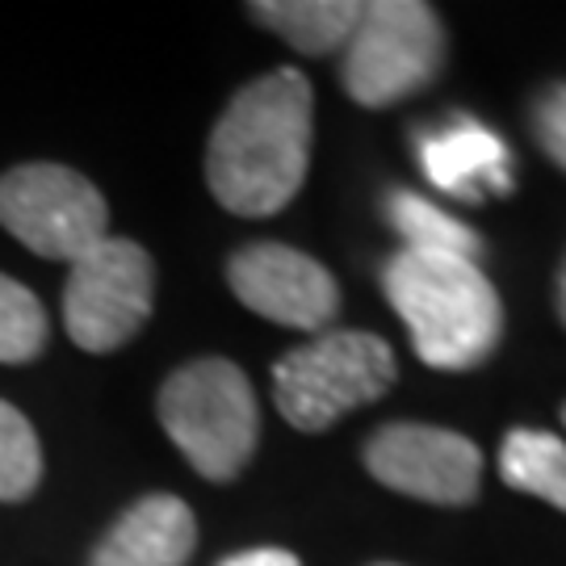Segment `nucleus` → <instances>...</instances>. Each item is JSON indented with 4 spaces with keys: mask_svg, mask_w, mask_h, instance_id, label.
<instances>
[{
    "mask_svg": "<svg viewBox=\"0 0 566 566\" xmlns=\"http://www.w3.org/2000/svg\"><path fill=\"white\" fill-rule=\"evenodd\" d=\"M42 344H46V311L34 298V290L0 273V361H34Z\"/></svg>",
    "mask_w": 566,
    "mask_h": 566,
    "instance_id": "16",
    "label": "nucleus"
},
{
    "mask_svg": "<svg viewBox=\"0 0 566 566\" xmlns=\"http://www.w3.org/2000/svg\"><path fill=\"white\" fill-rule=\"evenodd\" d=\"M554 303H558V319H563V327H566V261H563V269H558V290H554Z\"/></svg>",
    "mask_w": 566,
    "mask_h": 566,
    "instance_id": "19",
    "label": "nucleus"
},
{
    "mask_svg": "<svg viewBox=\"0 0 566 566\" xmlns=\"http://www.w3.org/2000/svg\"><path fill=\"white\" fill-rule=\"evenodd\" d=\"M382 290L432 369H474L504 340V303L479 261L446 252H395Z\"/></svg>",
    "mask_w": 566,
    "mask_h": 566,
    "instance_id": "2",
    "label": "nucleus"
},
{
    "mask_svg": "<svg viewBox=\"0 0 566 566\" xmlns=\"http://www.w3.org/2000/svg\"><path fill=\"white\" fill-rule=\"evenodd\" d=\"M219 566H303V563H298V554H290V549L261 546V549H243V554H231V558H223Z\"/></svg>",
    "mask_w": 566,
    "mask_h": 566,
    "instance_id": "18",
    "label": "nucleus"
},
{
    "mask_svg": "<svg viewBox=\"0 0 566 566\" xmlns=\"http://www.w3.org/2000/svg\"><path fill=\"white\" fill-rule=\"evenodd\" d=\"M156 303V264L135 240L105 235L72 261L63 285V324L84 353H114L139 336Z\"/></svg>",
    "mask_w": 566,
    "mask_h": 566,
    "instance_id": "6",
    "label": "nucleus"
},
{
    "mask_svg": "<svg viewBox=\"0 0 566 566\" xmlns=\"http://www.w3.org/2000/svg\"><path fill=\"white\" fill-rule=\"evenodd\" d=\"M416 151L428 181L458 202L479 206L491 193H512V156L504 139L474 114H449L416 130Z\"/></svg>",
    "mask_w": 566,
    "mask_h": 566,
    "instance_id": "10",
    "label": "nucleus"
},
{
    "mask_svg": "<svg viewBox=\"0 0 566 566\" xmlns=\"http://www.w3.org/2000/svg\"><path fill=\"white\" fill-rule=\"evenodd\" d=\"M42 479V446L34 424L0 399V500L18 504Z\"/></svg>",
    "mask_w": 566,
    "mask_h": 566,
    "instance_id": "15",
    "label": "nucleus"
},
{
    "mask_svg": "<svg viewBox=\"0 0 566 566\" xmlns=\"http://www.w3.org/2000/svg\"><path fill=\"white\" fill-rule=\"evenodd\" d=\"M528 126H533L537 147L566 172V81L546 84V88L533 97Z\"/></svg>",
    "mask_w": 566,
    "mask_h": 566,
    "instance_id": "17",
    "label": "nucleus"
},
{
    "mask_svg": "<svg viewBox=\"0 0 566 566\" xmlns=\"http://www.w3.org/2000/svg\"><path fill=\"white\" fill-rule=\"evenodd\" d=\"M563 420H566V407H563Z\"/></svg>",
    "mask_w": 566,
    "mask_h": 566,
    "instance_id": "20",
    "label": "nucleus"
},
{
    "mask_svg": "<svg viewBox=\"0 0 566 566\" xmlns=\"http://www.w3.org/2000/svg\"><path fill=\"white\" fill-rule=\"evenodd\" d=\"M446 67V25L424 0H374L344 46L340 81L357 105L386 109L424 93Z\"/></svg>",
    "mask_w": 566,
    "mask_h": 566,
    "instance_id": "5",
    "label": "nucleus"
},
{
    "mask_svg": "<svg viewBox=\"0 0 566 566\" xmlns=\"http://www.w3.org/2000/svg\"><path fill=\"white\" fill-rule=\"evenodd\" d=\"M357 0H256L248 13L261 21L264 30H273L303 55H327L344 51L357 21H361Z\"/></svg>",
    "mask_w": 566,
    "mask_h": 566,
    "instance_id": "12",
    "label": "nucleus"
},
{
    "mask_svg": "<svg viewBox=\"0 0 566 566\" xmlns=\"http://www.w3.org/2000/svg\"><path fill=\"white\" fill-rule=\"evenodd\" d=\"M500 474L512 491L566 512V441L546 428H512L500 446Z\"/></svg>",
    "mask_w": 566,
    "mask_h": 566,
    "instance_id": "13",
    "label": "nucleus"
},
{
    "mask_svg": "<svg viewBox=\"0 0 566 566\" xmlns=\"http://www.w3.org/2000/svg\"><path fill=\"white\" fill-rule=\"evenodd\" d=\"M227 285L248 311L282 327L324 332L340 311V285L290 243H248L227 261Z\"/></svg>",
    "mask_w": 566,
    "mask_h": 566,
    "instance_id": "9",
    "label": "nucleus"
},
{
    "mask_svg": "<svg viewBox=\"0 0 566 566\" xmlns=\"http://www.w3.org/2000/svg\"><path fill=\"white\" fill-rule=\"evenodd\" d=\"M102 189L67 164H21L0 177V227L46 261H76L105 240Z\"/></svg>",
    "mask_w": 566,
    "mask_h": 566,
    "instance_id": "7",
    "label": "nucleus"
},
{
    "mask_svg": "<svg viewBox=\"0 0 566 566\" xmlns=\"http://www.w3.org/2000/svg\"><path fill=\"white\" fill-rule=\"evenodd\" d=\"M315 139V88L298 67L243 84L206 143V181L223 210L269 219L298 198Z\"/></svg>",
    "mask_w": 566,
    "mask_h": 566,
    "instance_id": "1",
    "label": "nucleus"
},
{
    "mask_svg": "<svg viewBox=\"0 0 566 566\" xmlns=\"http://www.w3.org/2000/svg\"><path fill=\"white\" fill-rule=\"evenodd\" d=\"M198 546V521L177 495H147L109 528L88 566H185Z\"/></svg>",
    "mask_w": 566,
    "mask_h": 566,
    "instance_id": "11",
    "label": "nucleus"
},
{
    "mask_svg": "<svg viewBox=\"0 0 566 566\" xmlns=\"http://www.w3.org/2000/svg\"><path fill=\"white\" fill-rule=\"evenodd\" d=\"M160 428L210 483H231L261 441V407L235 361L202 357L160 386Z\"/></svg>",
    "mask_w": 566,
    "mask_h": 566,
    "instance_id": "3",
    "label": "nucleus"
},
{
    "mask_svg": "<svg viewBox=\"0 0 566 566\" xmlns=\"http://www.w3.org/2000/svg\"><path fill=\"white\" fill-rule=\"evenodd\" d=\"M399 378L395 353L374 332H319L273 365V399L285 424L324 432L348 411L378 403Z\"/></svg>",
    "mask_w": 566,
    "mask_h": 566,
    "instance_id": "4",
    "label": "nucleus"
},
{
    "mask_svg": "<svg viewBox=\"0 0 566 566\" xmlns=\"http://www.w3.org/2000/svg\"><path fill=\"white\" fill-rule=\"evenodd\" d=\"M365 470L382 486L424 500V504L465 507L483 491V453L479 446L437 424H399L378 428L365 441Z\"/></svg>",
    "mask_w": 566,
    "mask_h": 566,
    "instance_id": "8",
    "label": "nucleus"
},
{
    "mask_svg": "<svg viewBox=\"0 0 566 566\" xmlns=\"http://www.w3.org/2000/svg\"><path fill=\"white\" fill-rule=\"evenodd\" d=\"M386 219L403 235V248H416V252H446V256H465V261H474L483 252V240L474 227H465L462 219L446 214L441 206H432L411 189L386 193Z\"/></svg>",
    "mask_w": 566,
    "mask_h": 566,
    "instance_id": "14",
    "label": "nucleus"
}]
</instances>
